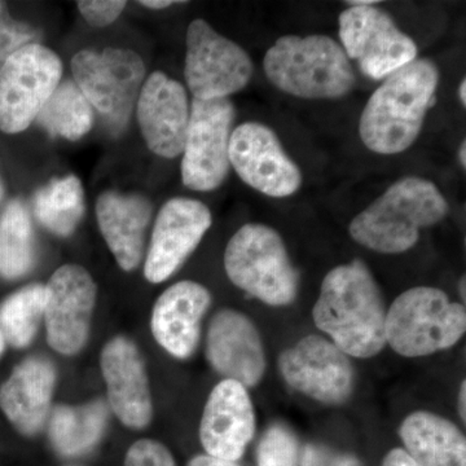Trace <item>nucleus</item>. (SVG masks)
<instances>
[{
  "instance_id": "1",
  "label": "nucleus",
  "mask_w": 466,
  "mask_h": 466,
  "mask_svg": "<svg viewBox=\"0 0 466 466\" xmlns=\"http://www.w3.org/2000/svg\"><path fill=\"white\" fill-rule=\"evenodd\" d=\"M386 309L381 290L361 260L325 275L312 309L319 329L348 357H376L386 346Z\"/></svg>"
},
{
  "instance_id": "2",
  "label": "nucleus",
  "mask_w": 466,
  "mask_h": 466,
  "mask_svg": "<svg viewBox=\"0 0 466 466\" xmlns=\"http://www.w3.org/2000/svg\"><path fill=\"white\" fill-rule=\"evenodd\" d=\"M440 69L416 58L386 76L361 113L359 134L379 155H398L416 142L440 85Z\"/></svg>"
},
{
  "instance_id": "3",
  "label": "nucleus",
  "mask_w": 466,
  "mask_h": 466,
  "mask_svg": "<svg viewBox=\"0 0 466 466\" xmlns=\"http://www.w3.org/2000/svg\"><path fill=\"white\" fill-rule=\"evenodd\" d=\"M449 211V202L433 182L407 177L352 219L350 236L377 253L400 254L415 247L421 229L438 225Z\"/></svg>"
},
{
  "instance_id": "4",
  "label": "nucleus",
  "mask_w": 466,
  "mask_h": 466,
  "mask_svg": "<svg viewBox=\"0 0 466 466\" xmlns=\"http://www.w3.org/2000/svg\"><path fill=\"white\" fill-rule=\"evenodd\" d=\"M267 78L302 99H339L357 84L342 46L327 35H284L263 58Z\"/></svg>"
},
{
  "instance_id": "5",
  "label": "nucleus",
  "mask_w": 466,
  "mask_h": 466,
  "mask_svg": "<svg viewBox=\"0 0 466 466\" xmlns=\"http://www.w3.org/2000/svg\"><path fill=\"white\" fill-rule=\"evenodd\" d=\"M466 332L465 306L443 290L416 287L401 293L386 312V342L406 358L453 348Z\"/></svg>"
},
{
  "instance_id": "6",
  "label": "nucleus",
  "mask_w": 466,
  "mask_h": 466,
  "mask_svg": "<svg viewBox=\"0 0 466 466\" xmlns=\"http://www.w3.org/2000/svg\"><path fill=\"white\" fill-rule=\"evenodd\" d=\"M225 268L236 287L267 305H291L299 294V272L283 238L271 227L242 226L227 245Z\"/></svg>"
},
{
  "instance_id": "7",
  "label": "nucleus",
  "mask_w": 466,
  "mask_h": 466,
  "mask_svg": "<svg viewBox=\"0 0 466 466\" xmlns=\"http://www.w3.org/2000/svg\"><path fill=\"white\" fill-rule=\"evenodd\" d=\"M72 72L76 85L108 130L124 131L146 76L139 55L122 48H106L101 54L84 50L73 57Z\"/></svg>"
},
{
  "instance_id": "8",
  "label": "nucleus",
  "mask_w": 466,
  "mask_h": 466,
  "mask_svg": "<svg viewBox=\"0 0 466 466\" xmlns=\"http://www.w3.org/2000/svg\"><path fill=\"white\" fill-rule=\"evenodd\" d=\"M63 75L57 55L33 43L0 67V130L17 134L36 119Z\"/></svg>"
},
{
  "instance_id": "9",
  "label": "nucleus",
  "mask_w": 466,
  "mask_h": 466,
  "mask_svg": "<svg viewBox=\"0 0 466 466\" xmlns=\"http://www.w3.org/2000/svg\"><path fill=\"white\" fill-rule=\"evenodd\" d=\"M235 106L225 99H193L184 143L182 179L193 191L208 192L225 182L229 173V140Z\"/></svg>"
},
{
  "instance_id": "10",
  "label": "nucleus",
  "mask_w": 466,
  "mask_h": 466,
  "mask_svg": "<svg viewBox=\"0 0 466 466\" xmlns=\"http://www.w3.org/2000/svg\"><path fill=\"white\" fill-rule=\"evenodd\" d=\"M249 55L220 35L207 21H192L187 32V86L198 100L225 99L241 91L253 76Z\"/></svg>"
},
{
  "instance_id": "11",
  "label": "nucleus",
  "mask_w": 466,
  "mask_h": 466,
  "mask_svg": "<svg viewBox=\"0 0 466 466\" xmlns=\"http://www.w3.org/2000/svg\"><path fill=\"white\" fill-rule=\"evenodd\" d=\"M339 39L364 76L385 79L417 58V46L390 15L376 5L349 7L339 15Z\"/></svg>"
},
{
  "instance_id": "12",
  "label": "nucleus",
  "mask_w": 466,
  "mask_h": 466,
  "mask_svg": "<svg viewBox=\"0 0 466 466\" xmlns=\"http://www.w3.org/2000/svg\"><path fill=\"white\" fill-rule=\"evenodd\" d=\"M279 370L294 390L320 403H345L355 388L350 357L324 337H305L279 358Z\"/></svg>"
},
{
  "instance_id": "13",
  "label": "nucleus",
  "mask_w": 466,
  "mask_h": 466,
  "mask_svg": "<svg viewBox=\"0 0 466 466\" xmlns=\"http://www.w3.org/2000/svg\"><path fill=\"white\" fill-rule=\"evenodd\" d=\"M229 164L242 182L269 198H289L302 186V173L278 135L259 122H245L232 131Z\"/></svg>"
},
{
  "instance_id": "14",
  "label": "nucleus",
  "mask_w": 466,
  "mask_h": 466,
  "mask_svg": "<svg viewBox=\"0 0 466 466\" xmlns=\"http://www.w3.org/2000/svg\"><path fill=\"white\" fill-rule=\"evenodd\" d=\"M96 285L78 265L60 267L45 287V317L47 341L55 351L75 355L90 336Z\"/></svg>"
},
{
  "instance_id": "15",
  "label": "nucleus",
  "mask_w": 466,
  "mask_h": 466,
  "mask_svg": "<svg viewBox=\"0 0 466 466\" xmlns=\"http://www.w3.org/2000/svg\"><path fill=\"white\" fill-rule=\"evenodd\" d=\"M213 223L207 205L191 198L167 201L153 228L144 275L153 284L174 275L196 250Z\"/></svg>"
},
{
  "instance_id": "16",
  "label": "nucleus",
  "mask_w": 466,
  "mask_h": 466,
  "mask_svg": "<svg viewBox=\"0 0 466 466\" xmlns=\"http://www.w3.org/2000/svg\"><path fill=\"white\" fill-rule=\"evenodd\" d=\"M137 108L149 149L165 158L182 155L191 112L183 86L162 72L152 73L144 81Z\"/></svg>"
},
{
  "instance_id": "17",
  "label": "nucleus",
  "mask_w": 466,
  "mask_h": 466,
  "mask_svg": "<svg viewBox=\"0 0 466 466\" xmlns=\"http://www.w3.org/2000/svg\"><path fill=\"white\" fill-rule=\"evenodd\" d=\"M256 433V412L241 383L223 380L208 395L200 440L211 458L238 461Z\"/></svg>"
},
{
  "instance_id": "18",
  "label": "nucleus",
  "mask_w": 466,
  "mask_h": 466,
  "mask_svg": "<svg viewBox=\"0 0 466 466\" xmlns=\"http://www.w3.org/2000/svg\"><path fill=\"white\" fill-rule=\"evenodd\" d=\"M208 363L226 380L254 388L266 372V355L258 329L247 315L222 309L208 330Z\"/></svg>"
},
{
  "instance_id": "19",
  "label": "nucleus",
  "mask_w": 466,
  "mask_h": 466,
  "mask_svg": "<svg viewBox=\"0 0 466 466\" xmlns=\"http://www.w3.org/2000/svg\"><path fill=\"white\" fill-rule=\"evenodd\" d=\"M100 366L109 406L119 421L137 431L147 428L152 421L153 404L139 349L126 337H115L104 346Z\"/></svg>"
},
{
  "instance_id": "20",
  "label": "nucleus",
  "mask_w": 466,
  "mask_h": 466,
  "mask_svg": "<svg viewBox=\"0 0 466 466\" xmlns=\"http://www.w3.org/2000/svg\"><path fill=\"white\" fill-rule=\"evenodd\" d=\"M210 305L211 294L204 285L188 280L171 285L153 308L150 328L156 341L175 358L192 357Z\"/></svg>"
},
{
  "instance_id": "21",
  "label": "nucleus",
  "mask_w": 466,
  "mask_h": 466,
  "mask_svg": "<svg viewBox=\"0 0 466 466\" xmlns=\"http://www.w3.org/2000/svg\"><path fill=\"white\" fill-rule=\"evenodd\" d=\"M56 370L50 360L33 357L21 361L0 388V410L18 433L35 435L51 412Z\"/></svg>"
},
{
  "instance_id": "22",
  "label": "nucleus",
  "mask_w": 466,
  "mask_h": 466,
  "mask_svg": "<svg viewBox=\"0 0 466 466\" xmlns=\"http://www.w3.org/2000/svg\"><path fill=\"white\" fill-rule=\"evenodd\" d=\"M152 205L139 195L106 192L96 202V217L104 240L119 267L133 271L142 260Z\"/></svg>"
},
{
  "instance_id": "23",
  "label": "nucleus",
  "mask_w": 466,
  "mask_h": 466,
  "mask_svg": "<svg viewBox=\"0 0 466 466\" xmlns=\"http://www.w3.org/2000/svg\"><path fill=\"white\" fill-rule=\"evenodd\" d=\"M400 435L419 466H466L465 435L444 417L417 410L401 422Z\"/></svg>"
},
{
  "instance_id": "24",
  "label": "nucleus",
  "mask_w": 466,
  "mask_h": 466,
  "mask_svg": "<svg viewBox=\"0 0 466 466\" xmlns=\"http://www.w3.org/2000/svg\"><path fill=\"white\" fill-rule=\"evenodd\" d=\"M108 408L101 400L84 406H58L50 416V440L60 455L75 458L94 449L106 431Z\"/></svg>"
},
{
  "instance_id": "25",
  "label": "nucleus",
  "mask_w": 466,
  "mask_h": 466,
  "mask_svg": "<svg viewBox=\"0 0 466 466\" xmlns=\"http://www.w3.org/2000/svg\"><path fill=\"white\" fill-rule=\"evenodd\" d=\"M34 214L46 228L58 236H69L85 213V193L75 175L51 180L34 196Z\"/></svg>"
},
{
  "instance_id": "26",
  "label": "nucleus",
  "mask_w": 466,
  "mask_h": 466,
  "mask_svg": "<svg viewBox=\"0 0 466 466\" xmlns=\"http://www.w3.org/2000/svg\"><path fill=\"white\" fill-rule=\"evenodd\" d=\"M36 121L54 137L78 140L91 130L94 108L76 82L64 81L58 84Z\"/></svg>"
},
{
  "instance_id": "27",
  "label": "nucleus",
  "mask_w": 466,
  "mask_h": 466,
  "mask_svg": "<svg viewBox=\"0 0 466 466\" xmlns=\"http://www.w3.org/2000/svg\"><path fill=\"white\" fill-rule=\"evenodd\" d=\"M34 262L33 228L25 205L12 201L0 217V275L8 280L29 272Z\"/></svg>"
},
{
  "instance_id": "28",
  "label": "nucleus",
  "mask_w": 466,
  "mask_h": 466,
  "mask_svg": "<svg viewBox=\"0 0 466 466\" xmlns=\"http://www.w3.org/2000/svg\"><path fill=\"white\" fill-rule=\"evenodd\" d=\"M45 314V287L33 284L11 294L0 305V332L16 349L33 341Z\"/></svg>"
},
{
  "instance_id": "29",
  "label": "nucleus",
  "mask_w": 466,
  "mask_h": 466,
  "mask_svg": "<svg viewBox=\"0 0 466 466\" xmlns=\"http://www.w3.org/2000/svg\"><path fill=\"white\" fill-rule=\"evenodd\" d=\"M258 466H299V444L287 426L272 425L259 441Z\"/></svg>"
},
{
  "instance_id": "30",
  "label": "nucleus",
  "mask_w": 466,
  "mask_h": 466,
  "mask_svg": "<svg viewBox=\"0 0 466 466\" xmlns=\"http://www.w3.org/2000/svg\"><path fill=\"white\" fill-rule=\"evenodd\" d=\"M39 33L27 24L18 23L9 16L7 5L0 2V67L15 52L36 43Z\"/></svg>"
},
{
  "instance_id": "31",
  "label": "nucleus",
  "mask_w": 466,
  "mask_h": 466,
  "mask_svg": "<svg viewBox=\"0 0 466 466\" xmlns=\"http://www.w3.org/2000/svg\"><path fill=\"white\" fill-rule=\"evenodd\" d=\"M125 466H177L170 451L153 440L135 441L126 453Z\"/></svg>"
},
{
  "instance_id": "32",
  "label": "nucleus",
  "mask_w": 466,
  "mask_h": 466,
  "mask_svg": "<svg viewBox=\"0 0 466 466\" xmlns=\"http://www.w3.org/2000/svg\"><path fill=\"white\" fill-rule=\"evenodd\" d=\"M82 16L92 26L103 27L115 23L126 7V2L119 0H84L76 3Z\"/></svg>"
},
{
  "instance_id": "33",
  "label": "nucleus",
  "mask_w": 466,
  "mask_h": 466,
  "mask_svg": "<svg viewBox=\"0 0 466 466\" xmlns=\"http://www.w3.org/2000/svg\"><path fill=\"white\" fill-rule=\"evenodd\" d=\"M302 466H361L354 456L333 452L323 446L309 444L303 451Z\"/></svg>"
},
{
  "instance_id": "34",
  "label": "nucleus",
  "mask_w": 466,
  "mask_h": 466,
  "mask_svg": "<svg viewBox=\"0 0 466 466\" xmlns=\"http://www.w3.org/2000/svg\"><path fill=\"white\" fill-rule=\"evenodd\" d=\"M383 466H419L406 450L394 449L386 455Z\"/></svg>"
},
{
  "instance_id": "35",
  "label": "nucleus",
  "mask_w": 466,
  "mask_h": 466,
  "mask_svg": "<svg viewBox=\"0 0 466 466\" xmlns=\"http://www.w3.org/2000/svg\"><path fill=\"white\" fill-rule=\"evenodd\" d=\"M188 466H241L236 461H227V460H220L217 458H211L208 455H200L193 458L188 462Z\"/></svg>"
},
{
  "instance_id": "36",
  "label": "nucleus",
  "mask_w": 466,
  "mask_h": 466,
  "mask_svg": "<svg viewBox=\"0 0 466 466\" xmlns=\"http://www.w3.org/2000/svg\"><path fill=\"white\" fill-rule=\"evenodd\" d=\"M459 415L462 421L466 420V381H462L459 391Z\"/></svg>"
},
{
  "instance_id": "37",
  "label": "nucleus",
  "mask_w": 466,
  "mask_h": 466,
  "mask_svg": "<svg viewBox=\"0 0 466 466\" xmlns=\"http://www.w3.org/2000/svg\"><path fill=\"white\" fill-rule=\"evenodd\" d=\"M175 3L179 2H170V0H146V2H139V5H144V7H148L152 9H164L170 7V5H175Z\"/></svg>"
},
{
  "instance_id": "38",
  "label": "nucleus",
  "mask_w": 466,
  "mask_h": 466,
  "mask_svg": "<svg viewBox=\"0 0 466 466\" xmlns=\"http://www.w3.org/2000/svg\"><path fill=\"white\" fill-rule=\"evenodd\" d=\"M377 3H379L377 0H350L346 5L349 7H361V5H375Z\"/></svg>"
},
{
  "instance_id": "39",
  "label": "nucleus",
  "mask_w": 466,
  "mask_h": 466,
  "mask_svg": "<svg viewBox=\"0 0 466 466\" xmlns=\"http://www.w3.org/2000/svg\"><path fill=\"white\" fill-rule=\"evenodd\" d=\"M459 97L461 101L462 106H466V79H462L461 85L459 87Z\"/></svg>"
},
{
  "instance_id": "40",
  "label": "nucleus",
  "mask_w": 466,
  "mask_h": 466,
  "mask_svg": "<svg viewBox=\"0 0 466 466\" xmlns=\"http://www.w3.org/2000/svg\"><path fill=\"white\" fill-rule=\"evenodd\" d=\"M459 159H460V164L462 165V167H466V142H465V140H464V142L461 143V147H460Z\"/></svg>"
},
{
  "instance_id": "41",
  "label": "nucleus",
  "mask_w": 466,
  "mask_h": 466,
  "mask_svg": "<svg viewBox=\"0 0 466 466\" xmlns=\"http://www.w3.org/2000/svg\"><path fill=\"white\" fill-rule=\"evenodd\" d=\"M460 294H461L462 299H465V278L461 279L459 285Z\"/></svg>"
},
{
  "instance_id": "42",
  "label": "nucleus",
  "mask_w": 466,
  "mask_h": 466,
  "mask_svg": "<svg viewBox=\"0 0 466 466\" xmlns=\"http://www.w3.org/2000/svg\"><path fill=\"white\" fill-rule=\"evenodd\" d=\"M5 337H3L2 332H0V357H2L3 352H5Z\"/></svg>"
},
{
  "instance_id": "43",
  "label": "nucleus",
  "mask_w": 466,
  "mask_h": 466,
  "mask_svg": "<svg viewBox=\"0 0 466 466\" xmlns=\"http://www.w3.org/2000/svg\"><path fill=\"white\" fill-rule=\"evenodd\" d=\"M3 186H2V183H0V200H2V198H3Z\"/></svg>"
}]
</instances>
